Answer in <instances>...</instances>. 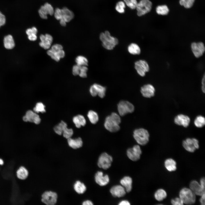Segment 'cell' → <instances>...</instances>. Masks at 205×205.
<instances>
[{
  "instance_id": "obj_1",
  "label": "cell",
  "mask_w": 205,
  "mask_h": 205,
  "mask_svg": "<svg viewBox=\"0 0 205 205\" xmlns=\"http://www.w3.org/2000/svg\"><path fill=\"white\" fill-rule=\"evenodd\" d=\"M121 122V118L119 115L114 112L106 117L104 126L105 128L109 131L112 132H116L120 129L119 125Z\"/></svg>"
},
{
  "instance_id": "obj_2",
  "label": "cell",
  "mask_w": 205,
  "mask_h": 205,
  "mask_svg": "<svg viewBox=\"0 0 205 205\" xmlns=\"http://www.w3.org/2000/svg\"><path fill=\"white\" fill-rule=\"evenodd\" d=\"M99 38L102 42V46L107 50H113L118 43V39L111 36L108 31L101 33L100 34Z\"/></svg>"
},
{
  "instance_id": "obj_3",
  "label": "cell",
  "mask_w": 205,
  "mask_h": 205,
  "mask_svg": "<svg viewBox=\"0 0 205 205\" xmlns=\"http://www.w3.org/2000/svg\"><path fill=\"white\" fill-rule=\"evenodd\" d=\"M133 136L139 144L144 145L149 141V134L147 130L144 128H139L134 130Z\"/></svg>"
},
{
  "instance_id": "obj_4",
  "label": "cell",
  "mask_w": 205,
  "mask_h": 205,
  "mask_svg": "<svg viewBox=\"0 0 205 205\" xmlns=\"http://www.w3.org/2000/svg\"><path fill=\"white\" fill-rule=\"evenodd\" d=\"M179 196L186 204H193L195 202L196 195L190 188L186 187L182 188L179 192Z\"/></svg>"
},
{
  "instance_id": "obj_5",
  "label": "cell",
  "mask_w": 205,
  "mask_h": 205,
  "mask_svg": "<svg viewBox=\"0 0 205 205\" xmlns=\"http://www.w3.org/2000/svg\"><path fill=\"white\" fill-rule=\"evenodd\" d=\"M117 109L119 115L123 116L128 113L133 112L134 107L130 102L127 101H122L118 104Z\"/></svg>"
},
{
  "instance_id": "obj_6",
  "label": "cell",
  "mask_w": 205,
  "mask_h": 205,
  "mask_svg": "<svg viewBox=\"0 0 205 205\" xmlns=\"http://www.w3.org/2000/svg\"><path fill=\"white\" fill-rule=\"evenodd\" d=\"M152 6V3L149 0H141L138 3L136 8L138 15L141 16L149 12Z\"/></svg>"
},
{
  "instance_id": "obj_7",
  "label": "cell",
  "mask_w": 205,
  "mask_h": 205,
  "mask_svg": "<svg viewBox=\"0 0 205 205\" xmlns=\"http://www.w3.org/2000/svg\"><path fill=\"white\" fill-rule=\"evenodd\" d=\"M41 198V201L45 204L54 205L57 202L58 195L55 192L47 191L43 193Z\"/></svg>"
},
{
  "instance_id": "obj_8",
  "label": "cell",
  "mask_w": 205,
  "mask_h": 205,
  "mask_svg": "<svg viewBox=\"0 0 205 205\" xmlns=\"http://www.w3.org/2000/svg\"><path fill=\"white\" fill-rule=\"evenodd\" d=\"M112 161L113 158L111 156L104 152L99 157L97 165L99 168L106 170L111 166Z\"/></svg>"
},
{
  "instance_id": "obj_9",
  "label": "cell",
  "mask_w": 205,
  "mask_h": 205,
  "mask_svg": "<svg viewBox=\"0 0 205 205\" xmlns=\"http://www.w3.org/2000/svg\"><path fill=\"white\" fill-rule=\"evenodd\" d=\"M182 145L184 149L190 152H194L199 147L198 140L194 138H188L183 140Z\"/></svg>"
},
{
  "instance_id": "obj_10",
  "label": "cell",
  "mask_w": 205,
  "mask_h": 205,
  "mask_svg": "<svg viewBox=\"0 0 205 205\" xmlns=\"http://www.w3.org/2000/svg\"><path fill=\"white\" fill-rule=\"evenodd\" d=\"M134 68L138 73L141 76L144 77L145 73L149 71V67L146 61L140 60L134 63Z\"/></svg>"
},
{
  "instance_id": "obj_11",
  "label": "cell",
  "mask_w": 205,
  "mask_h": 205,
  "mask_svg": "<svg viewBox=\"0 0 205 205\" xmlns=\"http://www.w3.org/2000/svg\"><path fill=\"white\" fill-rule=\"evenodd\" d=\"M142 150L138 145H136L128 149L126 152L127 156L131 160L136 161L140 158Z\"/></svg>"
},
{
  "instance_id": "obj_12",
  "label": "cell",
  "mask_w": 205,
  "mask_h": 205,
  "mask_svg": "<svg viewBox=\"0 0 205 205\" xmlns=\"http://www.w3.org/2000/svg\"><path fill=\"white\" fill-rule=\"evenodd\" d=\"M106 91L105 87L96 83L91 85L89 89L90 93L92 96L94 97L98 95L102 98L105 96Z\"/></svg>"
},
{
  "instance_id": "obj_13",
  "label": "cell",
  "mask_w": 205,
  "mask_h": 205,
  "mask_svg": "<svg viewBox=\"0 0 205 205\" xmlns=\"http://www.w3.org/2000/svg\"><path fill=\"white\" fill-rule=\"evenodd\" d=\"M53 7L50 4L46 3L41 6L38 10V13L40 17L42 19H46L48 15H53L54 13Z\"/></svg>"
},
{
  "instance_id": "obj_14",
  "label": "cell",
  "mask_w": 205,
  "mask_h": 205,
  "mask_svg": "<svg viewBox=\"0 0 205 205\" xmlns=\"http://www.w3.org/2000/svg\"><path fill=\"white\" fill-rule=\"evenodd\" d=\"M191 48L193 54L196 58H199L201 56L205 51L204 44L201 42L192 43L191 45Z\"/></svg>"
},
{
  "instance_id": "obj_15",
  "label": "cell",
  "mask_w": 205,
  "mask_h": 205,
  "mask_svg": "<svg viewBox=\"0 0 205 205\" xmlns=\"http://www.w3.org/2000/svg\"><path fill=\"white\" fill-rule=\"evenodd\" d=\"M190 121V119L188 116L183 114L177 115L174 119V122L175 124L184 128L189 126Z\"/></svg>"
},
{
  "instance_id": "obj_16",
  "label": "cell",
  "mask_w": 205,
  "mask_h": 205,
  "mask_svg": "<svg viewBox=\"0 0 205 205\" xmlns=\"http://www.w3.org/2000/svg\"><path fill=\"white\" fill-rule=\"evenodd\" d=\"M155 89L154 86L150 84L145 85L141 87L140 92L142 96L146 98H150L155 94Z\"/></svg>"
},
{
  "instance_id": "obj_17",
  "label": "cell",
  "mask_w": 205,
  "mask_h": 205,
  "mask_svg": "<svg viewBox=\"0 0 205 205\" xmlns=\"http://www.w3.org/2000/svg\"><path fill=\"white\" fill-rule=\"evenodd\" d=\"M25 122H34L36 124H39L41 122V119L38 115L31 110L27 111L26 115L23 117Z\"/></svg>"
},
{
  "instance_id": "obj_18",
  "label": "cell",
  "mask_w": 205,
  "mask_h": 205,
  "mask_svg": "<svg viewBox=\"0 0 205 205\" xmlns=\"http://www.w3.org/2000/svg\"><path fill=\"white\" fill-rule=\"evenodd\" d=\"M95 179L96 183L101 186L107 185L109 182V178L107 175H104L102 171H98L95 174Z\"/></svg>"
},
{
  "instance_id": "obj_19",
  "label": "cell",
  "mask_w": 205,
  "mask_h": 205,
  "mask_svg": "<svg viewBox=\"0 0 205 205\" xmlns=\"http://www.w3.org/2000/svg\"><path fill=\"white\" fill-rule=\"evenodd\" d=\"M189 187L196 195L201 196L205 193V188L196 180H193L190 182Z\"/></svg>"
},
{
  "instance_id": "obj_20",
  "label": "cell",
  "mask_w": 205,
  "mask_h": 205,
  "mask_svg": "<svg viewBox=\"0 0 205 205\" xmlns=\"http://www.w3.org/2000/svg\"><path fill=\"white\" fill-rule=\"evenodd\" d=\"M110 192L114 197H121L124 196L126 192L124 188L121 185H116L113 186L110 189Z\"/></svg>"
},
{
  "instance_id": "obj_21",
  "label": "cell",
  "mask_w": 205,
  "mask_h": 205,
  "mask_svg": "<svg viewBox=\"0 0 205 205\" xmlns=\"http://www.w3.org/2000/svg\"><path fill=\"white\" fill-rule=\"evenodd\" d=\"M62 10L61 19L60 20H63L66 23L70 21L74 17L73 13L66 7L63 8Z\"/></svg>"
},
{
  "instance_id": "obj_22",
  "label": "cell",
  "mask_w": 205,
  "mask_h": 205,
  "mask_svg": "<svg viewBox=\"0 0 205 205\" xmlns=\"http://www.w3.org/2000/svg\"><path fill=\"white\" fill-rule=\"evenodd\" d=\"M120 183L125 188L127 192H130L132 188V180L129 176H126L123 177L120 180Z\"/></svg>"
},
{
  "instance_id": "obj_23",
  "label": "cell",
  "mask_w": 205,
  "mask_h": 205,
  "mask_svg": "<svg viewBox=\"0 0 205 205\" xmlns=\"http://www.w3.org/2000/svg\"><path fill=\"white\" fill-rule=\"evenodd\" d=\"M67 141L69 145L74 149L81 147L83 144L82 140L80 137L75 139L70 138L67 139Z\"/></svg>"
},
{
  "instance_id": "obj_24",
  "label": "cell",
  "mask_w": 205,
  "mask_h": 205,
  "mask_svg": "<svg viewBox=\"0 0 205 205\" xmlns=\"http://www.w3.org/2000/svg\"><path fill=\"white\" fill-rule=\"evenodd\" d=\"M164 165L166 169L170 172L175 171L177 169L176 162L171 158L167 159L165 161Z\"/></svg>"
},
{
  "instance_id": "obj_25",
  "label": "cell",
  "mask_w": 205,
  "mask_h": 205,
  "mask_svg": "<svg viewBox=\"0 0 205 205\" xmlns=\"http://www.w3.org/2000/svg\"><path fill=\"white\" fill-rule=\"evenodd\" d=\"M5 48L7 49H11L15 46V43L13 36L11 35L5 36L3 40Z\"/></svg>"
},
{
  "instance_id": "obj_26",
  "label": "cell",
  "mask_w": 205,
  "mask_h": 205,
  "mask_svg": "<svg viewBox=\"0 0 205 205\" xmlns=\"http://www.w3.org/2000/svg\"><path fill=\"white\" fill-rule=\"evenodd\" d=\"M75 191L78 194H83L86 191L87 188L85 184L80 181H77L73 185Z\"/></svg>"
},
{
  "instance_id": "obj_27",
  "label": "cell",
  "mask_w": 205,
  "mask_h": 205,
  "mask_svg": "<svg viewBox=\"0 0 205 205\" xmlns=\"http://www.w3.org/2000/svg\"><path fill=\"white\" fill-rule=\"evenodd\" d=\"M73 120L76 127L78 128H80L81 126H85L86 124V121L84 117L81 115L74 116Z\"/></svg>"
},
{
  "instance_id": "obj_28",
  "label": "cell",
  "mask_w": 205,
  "mask_h": 205,
  "mask_svg": "<svg viewBox=\"0 0 205 205\" xmlns=\"http://www.w3.org/2000/svg\"><path fill=\"white\" fill-rule=\"evenodd\" d=\"M128 52L134 55H139L141 53V49L139 46L135 43H132L128 47Z\"/></svg>"
},
{
  "instance_id": "obj_29",
  "label": "cell",
  "mask_w": 205,
  "mask_h": 205,
  "mask_svg": "<svg viewBox=\"0 0 205 205\" xmlns=\"http://www.w3.org/2000/svg\"><path fill=\"white\" fill-rule=\"evenodd\" d=\"M28 174L27 170L24 167H20L17 171V177L21 180L26 179Z\"/></svg>"
},
{
  "instance_id": "obj_30",
  "label": "cell",
  "mask_w": 205,
  "mask_h": 205,
  "mask_svg": "<svg viewBox=\"0 0 205 205\" xmlns=\"http://www.w3.org/2000/svg\"><path fill=\"white\" fill-rule=\"evenodd\" d=\"M167 196L166 191L163 189H159L155 193L154 196L155 199L158 201H162Z\"/></svg>"
},
{
  "instance_id": "obj_31",
  "label": "cell",
  "mask_w": 205,
  "mask_h": 205,
  "mask_svg": "<svg viewBox=\"0 0 205 205\" xmlns=\"http://www.w3.org/2000/svg\"><path fill=\"white\" fill-rule=\"evenodd\" d=\"M67 125L66 123L63 121L58 125L55 126L54 128L55 132L58 134L61 135L63 132L64 129L67 127Z\"/></svg>"
},
{
  "instance_id": "obj_32",
  "label": "cell",
  "mask_w": 205,
  "mask_h": 205,
  "mask_svg": "<svg viewBox=\"0 0 205 205\" xmlns=\"http://www.w3.org/2000/svg\"><path fill=\"white\" fill-rule=\"evenodd\" d=\"M87 117L91 122L93 124H96L99 120V116L97 113L92 110H89L87 114Z\"/></svg>"
},
{
  "instance_id": "obj_33",
  "label": "cell",
  "mask_w": 205,
  "mask_h": 205,
  "mask_svg": "<svg viewBox=\"0 0 205 205\" xmlns=\"http://www.w3.org/2000/svg\"><path fill=\"white\" fill-rule=\"evenodd\" d=\"M194 124L198 128H201L205 125V118L202 116L200 115L197 116L194 121Z\"/></svg>"
},
{
  "instance_id": "obj_34",
  "label": "cell",
  "mask_w": 205,
  "mask_h": 205,
  "mask_svg": "<svg viewBox=\"0 0 205 205\" xmlns=\"http://www.w3.org/2000/svg\"><path fill=\"white\" fill-rule=\"evenodd\" d=\"M157 13L159 15H165L169 12V9L166 5H159L156 8Z\"/></svg>"
},
{
  "instance_id": "obj_35",
  "label": "cell",
  "mask_w": 205,
  "mask_h": 205,
  "mask_svg": "<svg viewBox=\"0 0 205 205\" xmlns=\"http://www.w3.org/2000/svg\"><path fill=\"white\" fill-rule=\"evenodd\" d=\"M77 65L79 66H86L88 65V61L85 57L79 56L77 57L75 59Z\"/></svg>"
},
{
  "instance_id": "obj_36",
  "label": "cell",
  "mask_w": 205,
  "mask_h": 205,
  "mask_svg": "<svg viewBox=\"0 0 205 205\" xmlns=\"http://www.w3.org/2000/svg\"><path fill=\"white\" fill-rule=\"evenodd\" d=\"M125 5L124 1H120L116 3L115 6V9L119 13H124L125 12Z\"/></svg>"
},
{
  "instance_id": "obj_37",
  "label": "cell",
  "mask_w": 205,
  "mask_h": 205,
  "mask_svg": "<svg viewBox=\"0 0 205 205\" xmlns=\"http://www.w3.org/2000/svg\"><path fill=\"white\" fill-rule=\"evenodd\" d=\"M45 106L41 102H38L36 106L34 108V111L36 113L41 112L43 113L46 112Z\"/></svg>"
},
{
  "instance_id": "obj_38",
  "label": "cell",
  "mask_w": 205,
  "mask_h": 205,
  "mask_svg": "<svg viewBox=\"0 0 205 205\" xmlns=\"http://www.w3.org/2000/svg\"><path fill=\"white\" fill-rule=\"evenodd\" d=\"M195 0H180L181 5L187 9L191 8L193 5Z\"/></svg>"
},
{
  "instance_id": "obj_39",
  "label": "cell",
  "mask_w": 205,
  "mask_h": 205,
  "mask_svg": "<svg viewBox=\"0 0 205 205\" xmlns=\"http://www.w3.org/2000/svg\"><path fill=\"white\" fill-rule=\"evenodd\" d=\"M125 5L131 9H136L138 2L137 0H123Z\"/></svg>"
},
{
  "instance_id": "obj_40",
  "label": "cell",
  "mask_w": 205,
  "mask_h": 205,
  "mask_svg": "<svg viewBox=\"0 0 205 205\" xmlns=\"http://www.w3.org/2000/svg\"><path fill=\"white\" fill-rule=\"evenodd\" d=\"M47 53L53 59L57 62L59 61L60 59L58 56L57 52H55L52 49L48 50Z\"/></svg>"
},
{
  "instance_id": "obj_41",
  "label": "cell",
  "mask_w": 205,
  "mask_h": 205,
  "mask_svg": "<svg viewBox=\"0 0 205 205\" xmlns=\"http://www.w3.org/2000/svg\"><path fill=\"white\" fill-rule=\"evenodd\" d=\"M62 134L63 137L67 139L72 136L73 134V131L72 129H68L67 127L63 130Z\"/></svg>"
},
{
  "instance_id": "obj_42",
  "label": "cell",
  "mask_w": 205,
  "mask_h": 205,
  "mask_svg": "<svg viewBox=\"0 0 205 205\" xmlns=\"http://www.w3.org/2000/svg\"><path fill=\"white\" fill-rule=\"evenodd\" d=\"M88 68L86 66H80L79 76L82 78H85L87 77V72Z\"/></svg>"
},
{
  "instance_id": "obj_43",
  "label": "cell",
  "mask_w": 205,
  "mask_h": 205,
  "mask_svg": "<svg viewBox=\"0 0 205 205\" xmlns=\"http://www.w3.org/2000/svg\"><path fill=\"white\" fill-rule=\"evenodd\" d=\"M171 203L173 205H183L184 204L179 197H176L172 199L171 200Z\"/></svg>"
},
{
  "instance_id": "obj_44",
  "label": "cell",
  "mask_w": 205,
  "mask_h": 205,
  "mask_svg": "<svg viewBox=\"0 0 205 205\" xmlns=\"http://www.w3.org/2000/svg\"><path fill=\"white\" fill-rule=\"evenodd\" d=\"M54 14L55 18L57 20H60L61 19L62 10L59 8H56L54 11Z\"/></svg>"
},
{
  "instance_id": "obj_45",
  "label": "cell",
  "mask_w": 205,
  "mask_h": 205,
  "mask_svg": "<svg viewBox=\"0 0 205 205\" xmlns=\"http://www.w3.org/2000/svg\"><path fill=\"white\" fill-rule=\"evenodd\" d=\"M39 45L43 48L45 49H48L50 47L51 44L46 41H41L39 43Z\"/></svg>"
},
{
  "instance_id": "obj_46",
  "label": "cell",
  "mask_w": 205,
  "mask_h": 205,
  "mask_svg": "<svg viewBox=\"0 0 205 205\" xmlns=\"http://www.w3.org/2000/svg\"><path fill=\"white\" fill-rule=\"evenodd\" d=\"M37 31L36 28L35 27H33L31 28H29L27 29L26 31V33L28 36H29L32 34H36Z\"/></svg>"
},
{
  "instance_id": "obj_47",
  "label": "cell",
  "mask_w": 205,
  "mask_h": 205,
  "mask_svg": "<svg viewBox=\"0 0 205 205\" xmlns=\"http://www.w3.org/2000/svg\"><path fill=\"white\" fill-rule=\"evenodd\" d=\"M80 67L77 65L73 66L72 69V73L74 75H79L80 72Z\"/></svg>"
},
{
  "instance_id": "obj_48",
  "label": "cell",
  "mask_w": 205,
  "mask_h": 205,
  "mask_svg": "<svg viewBox=\"0 0 205 205\" xmlns=\"http://www.w3.org/2000/svg\"><path fill=\"white\" fill-rule=\"evenodd\" d=\"M51 49L55 52H57L62 50L63 47L61 45L56 44L53 45Z\"/></svg>"
},
{
  "instance_id": "obj_49",
  "label": "cell",
  "mask_w": 205,
  "mask_h": 205,
  "mask_svg": "<svg viewBox=\"0 0 205 205\" xmlns=\"http://www.w3.org/2000/svg\"><path fill=\"white\" fill-rule=\"evenodd\" d=\"M5 21L6 19L5 15L0 11V27L5 24Z\"/></svg>"
},
{
  "instance_id": "obj_50",
  "label": "cell",
  "mask_w": 205,
  "mask_h": 205,
  "mask_svg": "<svg viewBox=\"0 0 205 205\" xmlns=\"http://www.w3.org/2000/svg\"><path fill=\"white\" fill-rule=\"evenodd\" d=\"M45 35L46 40L45 41H46L52 44L53 41V38L52 36L49 34H46Z\"/></svg>"
},
{
  "instance_id": "obj_51",
  "label": "cell",
  "mask_w": 205,
  "mask_h": 205,
  "mask_svg": "<svg viewBox=\"0 0 205 205\" xmlns=\"http://www.w3.org/2000/svg\"><path fill=\"white\" fill-rule=\"evenodd\" d=\"M36 34H32L28 36V39L31 41H34L36 40L37 38Z\"/></svg>"
},
{
  "instance_id": "obj_52",
  "label": "cell",
  "mask_w": 205,
  "mask_h": 205,
  "mask_svg": "<svg viewBox=\"0 0 205 205\" xmlns=\"http://www.w3.org/2000/svg\"><path fill=\"white\" fill-rule=\"evenodd\" d=\"M205 75L204 74L202 80V87L201 89L202 92L204 93L205 92Z\"/></svg>"
},
{
  "instance_id": "obj_53",
  "label": "cell",
  "mask_w": 205,
  "mask_h": 205,
  "mask_svg": "<svg viewBox=\"0 0 205 205\" xmlns=\"http://www.w3.org/2000/svg\"><path fill=\"white\" fill-rule=\"evenodd\" d=\"M58 56L60 58H63L65 55L64 51L62 50H60L57 52Z\"/></svg>"
},
{
  "instance_id": "obj_54",
  "label": "cell",
  "mask_w": 205,
  "mask_h": 205,
  "mask_svg": "<svg viewBox=\"0 0 205 205\" xmlns=\"http://www.w3.org/2000/svg\"><path fill=\"white\" fill-rule=\"evenodd\" d=\"M199 200L200 203L201 205H205V193L201 196Z\"/></svg>"
},
{
  "instance_id": "obj_55",
  "label": "cell",
  "mask_w": 205,
  "mask_h": 205,
  "mask_svg": "<svg viewBox=\"0 0 205 205\" xmlns=\"http://www.w3.org/2000/svg\"><path fill=\"white\" fill-rule=\"evenodd\" d=\"M130 202L127 200H122L120 201L118 204L119 205H130Z\"/></svg>"
},
{
  "instance_id": "obj_56",
  "label": "cell",
  "mask_w": 205,
  "mask_h": 205,
  "mask_svg": "<svg viewBox=\"0 0 205 205\" xmlns=\"http://www.w3.org/2000/svg\"><path fill=\"white\" fill-rule=\"evenodd\" d=\"M82 204L83 205H93V204L91 201L87 200L84 201L82 202Z\"/></svg>"
},
{
  "instance_id": "obj_57",
  "label": "cell",
  "mask_w": 205,
  "mask_h": 205,
  "mask_svg": "<svg viewBox=\"0 0 205 205\" xmlns=\"http://www.w3.org/2000/svg\"><path fill=\"white\" fill-rule=\"evenodd\" d=\"M201 186L204 188H205V180L204 177L201 178L200 180V183Z\"/></svg>"
},
{
  "instance_id": "obj_58",
  "label": "cell",
  "mask_w": 205,
  "mask_h": 205,
  "mask_svg": "<svg viewBox=\"0 0 205 205\" xmlns=\"http://www.w3.org/2000/svg\"><path fill=\"white\" fill-rule=\"evenodd\" d=\"M4 164V161L3 159L0 158V165H2Z\"/></svg>"
}]
</instances>
